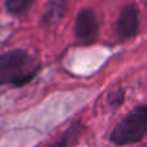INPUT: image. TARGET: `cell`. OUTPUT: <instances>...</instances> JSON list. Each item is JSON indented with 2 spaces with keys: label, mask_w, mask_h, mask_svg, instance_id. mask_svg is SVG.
Instances as JSON below:
<instances>
[{
  "label": "cell",
  "mask_w": 147,
  "mask_h": 147,
  "mask_svg": "<svg viewBox=\"0 0 147 147\" xmlns=\"http://www.w3.org/2000/svg\"><path fill=\"white\" fill-rule=\"evenodd\" d=\"M40 63L25 50H12L0 55V86H25L38 74Z\"/></svg>",
  "instance_id": "1"
},
{
  "label": "cell",
  "mask_w": 147,
  "mask_h": 147,
  "mask_svg": "<svg viewBox=\"0 0 147 147\" xmlns=\"http://www.w3.org/2000/svg\"><path fill=\"white\" fill-rule=\"evenodd\" d=\"M147 137V104L131 109L109 136V141L116 146H128L141 142Z\"/></svg>",
  "instance_id": "2"
},
{
  "label": "cell",
  "mask_w": 147,
  "mask_h": 147,
  "mask_svg": "<svg viewBox=\"0 0 147 147\" xmlns=\"http://www.w3.org/2000/svg\"><path fill=\"white\" fill-rule=\"evenodd\" d=\"M73 31L77 40H80L81 43H85V45L92 43L96 39L98 31H99L96 13L90 8L81 9L76 17Z\"/></svg>",
  "instance_id": "3"
},
{
  "label": "cell",
  "mask_w": 147,
  "mask_h": 147,
  "mask_svg": "<svg viewBox=\"0 0 147 147\" xmlns=\"http://www.w3.org/2000/svg\"><path fill=\"white\" fill-rule=\"evenodd\" d=\"M139 29L138 9L134 4H128L121 9L116 20L115 31L120 40H129L134 38Z\"/></svg>",
  "instance_id": "4"
},
{
  "label": "cell",
  "mask_w": 147,
  "mask_h": 147,
  "mask_svg": "<svg viewBox=\"0 0 147 147\" xmlns=\"http://www.w3.org/2000/svg\"><path fill=\"white\" fill-rule=\"evenodd\" d=\"M65 11V0H50L46 7L43 16H42V24L43 25H53L57 24L64 16Z\"/></svg>",
  "instance_id": "5"
},
{
  "label": "cell",
  "mask_w": 147,
  "mask_h": 147,
  "mask_svg": "<svg viewBox=\"0 0 147 147\" xmlns=\"http://www.w3.org/2000/svg\"><path fill=\"white\" fill-rule=\"evenodd\" d=\"M83 130H85V125L76 122V124L70 125L68 130H65L61 134V137L57 141H55L47 147H70L73 143H76L78 141V138L83 133Z\"/></svg>",
  "instance_id": "6"
},
{
  "label": "cell",
  "mask_w": 147,
  "mask_h": 147,
  "mask_svg": "<svg viewBox=\"0 0 147 147\" xmlns=\"http://www.w3.org/2000/svg\"><path fill=\"white\" fill-rule=\"evenodd\" d=\"M33 3H34V0H7L5 7H7V11L11 14L20 16V14L25 13L31 7Z\"/></svg>",
  "instance_id": "7"
},
{
  "label": "cell",
  "mask_w": 147,
  "mask_h": 147,
  "mask_svg": "<svg viewBox=\"0 0 147 147\" xmlns=\"http://www.w3.org/2000/svg\"><path fill=\"white\" fill-rule=\"evenodd\" d=\"M124 100H125V92L122 91V90H117L113 94H111V96H109V99H108V103L112 107H119L124 103Z\"/></svg>",
  "instance_id": "8"
}]
</instances>
